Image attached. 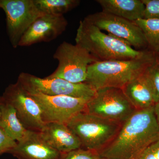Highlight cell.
Listing matches in <instances>:
<instances>
[{
	"label": "cell",
	"mask_w": 159,
	"mask_h": 159,
	"mask_svg": "<svg viewBox=\"0 0 159 159\" xmlns=\"http://www.w3.org/2000/svg\"><path fill=\"white\" fill-rule=\"evenodd\" d=\"M0 9H2V0H0Z\"/></svg>",
	"instance_id": "83f0119b"
},
{
	"label": "cell",
	"mask_w": 159,
	"mask_h": 159,
	"mask_svg": "<svg viewBox=\"0 0 159 159\" xmlns=\"http://www.w3.org/2000/svg\"><path fill=\"white\" fill-rule=\"evenodd\" d=\"M136 111L122 89L104 88L96 91L84 111L103 119L122 123Z\"/></svg>",
	"instance_id": "8992f818"
},
{
	"label": "cell",
	"mask_w": 159,
	"mask_h": 159,
	"mask_svg": "<svg viewBox=\"0 0 159 159\" xmlns=\"http://www.w3.org/2000/svg\"><path fill=\"white\" fill-rule=\"evenodd\" d=\"M145 5V19L159 20V0H142Z\"/></svg>",
	"instance_id": "603a6c76"
},
{
	"label": "cell",
	"mask_w": 159,
	"mask_h": 159,
	"mask_svg": "<svg viewBox=\"0 0 159 159\" xmlns=\"http://www.w3.org/2000/svg\"><path fill=\"white\" fill-rule=\"evenodd\" d=\"M84 19L135 50H148L143 31L134 22L103 11L89 15Z\"/></svg>",
	"instance_id": "ba28073f"
},
{
	"label": "cell",
	"mask_w": 159,
	"mask_h": 159,
	"mask_svg": "<svg viewBox=\"0 0 159 159\" xmlns=\"http://www.w3.org/2000/svg\"><path fill=\"white\" fill-rule=\"evenodd\" d=\"M102 11L135 22L144 17L145 5L142 0H97Z\"/></svg>",
	"instance_id": "9a60e30c"
},
{
	"label": "cell",
	"mask_w": 159,
	"mask_h": 159,
	"mask_svg": "<svg viewBox=\"0 0 159 159\" xmlns=\"http://www.w3.org/2000/svg\"><path fill=\"white\" fill-rule=\"evenodd\" d=\"M4 102H5V100H4V99L3 98L2 96V97H0V117H1V111H2V105Z\"/></svg>",
	"instance_id": "484cf974"
},
{
	"label": "cell",
	"mask_w": 159,
	"mask_h": 159,
	"mask_svg": "<svg viewBox=\"0 0 159 159\" xmlns=\"http://www.w3.org/2000/svg\"><path fill=\"white\" fill-rule=\"evenodd\" d=\"M9 153L17 159H58L61 154L49 145L40 132L30 130Z\"/></svg>",
	"instance_id": "4fadbf2b"
},
{
	"label": "cell",
	"mask_w": 159,
	"mask_h": 159,
	"mask_svg": "<svg viewBox=\"0 0 159 159\" xmlns=\"http://www.w3.org/2000/svg\"><path fill=\"white\" fill-rule=\"evenodd\" d=\"M98 159H111L107 158H105V157H99V158Z\"/></svg>",
	"instance_id": "4316f807"
},
{
	"label": "cell",
	"mask_w": 159,
	"mask_h": 159,
	"mask_svg": "<svg viewBox=\"0 0 159 159\" xmlns=\"http://www.w3.org/2000/svg\"><path fill=\"white\" fill-rule=\"evenodd\" d=\"M100 157L96 151L80 148L61 153L58 159H98Z\"/></svg>",
	"instance_id": "44dd1931"
},
{
	"label": "cell",
	"mask_w": 159,
	"mask_h": 159,
	"mask_svg": "<svg viewBox=\"0 0 159 159\" xmlns=\"http://www.w3.org/2000/svg\"><path fill=\"white\" fill-rule=\"evenodd\" d=\"M67 25L64 15L44 14L29 27L20 40L18 46L28 47L53 40L65 31Z\"/></svg>",
	"instance_id": "7c38bea8"
},
{
	"label": "cell",
	"mask_w": 159,
	"mask_h": 159,
	"mask_svg": "<svg viewBox=\"0 0 159 159\" xmlns=\"http://www.w3.org/2000/svg\"><path fill=\"white\" fill-rule=\"evenodd\" d=\"M40 133L49 145L60 153L82 148L79 139L66 124L45 123Z\"/></svg>",
	"instance_id": "5bb4252c"
},
{
	"label": "cell",
	"mask_w": 159,
	"mask_h": 159,
	"mask_svg": "<svg viewBox=\"0 0 159 159\" xmlns=\"http://www.w3.org/2000/svg\"><path fill=\"white\" fill-rule=\"evenodd\" d=\"M38 9L44 14L64 15L75 9L80 3L79 0H34Z\"/></svg>",
	"instance_id": "ac0fdd59"
},
{
	"label": "cell",
	"mask_w": 159,
	"mask_h": 159,
	"mask_svg": "<svg viewBox=\"0 0 159 159\" xmlns=\"http://www.w3.org/2000/svg\"><path fill=\"white\" fill-rule=\"evenodd\" d=\"M154 111L159 128V102L156 103L154 106Z\"/></svg>",
	"instance_id": "d4e9b609"
},
{
	"label": "cell",
	"mask_w": 159,
	"mask_h": 159,
	"mask_svg": "<svg viewBox=\"0 0 159 159\" xmlns=\"http://www.w3.org/2000/svg\"><path fill=\"white\" fill-rule=\"evenodd\" d=\"M17 82L29 93H38L50 96H66L91 99L96 90L85 83L75 84L58 78H40L29 73H21Z\"/></svg>",
	"instance_id": "52a82bcc"
},
{
	"label": "cell",
	"mask_w": 159,
	"mask_h": 159,
	"mask_svg": "<svg viewBox=\"0 0 159 159\" xmlns=\"http://www.w3.org/2000/svg\"><path fill=\"white\" fill-rule=\"evenodd\" d=\"M130 159H159V138Z\"/></svg>",
	"instance_id": "7402d4cb"
},
{
	"label": "cell",
	"mask_w": 159,
	"mask_h": 159,
	"mask_svg": "<svg viewBox=\"0 0 159 159\" xmlns=\"http://www.w3.org/2000/svg\"><path fill=\"white\" fill-rule=\"evenodd\" d=\"M159 138L154 106L137 110L122 123L113 141L99 152L101 157L130 159Z\"/></svg>",
	"instance_id": "6da1fadb"
},
{
	"label": "cell",
	"mask_w": 159,
	"mask_h": 159,
	"mask_svg": "<svg viewBox=\"0 0 159 159\" xmlns=\"http://www.w3.org/2000/svg\"><path fill=\"white\" fill-rule=\"evenodd\" d=\"M2 9L6 13L7 33L15 48L34 21L44 14L34 0H2Z\"/></svg>",
	"instance_id": "9c48e42d"
},
{
	"label": "cell",
	"mask_w": 159,
	"mask_h": 159,
	"mask_svg": "<svg viewBox=\"0 0 159 159\" xmlns=\"http://www.w3.org/2000/svg\"><path fill=\"white\" fill-rule=\"evenodd\" d=\"M0 128L16 142L20 141L28 131L20 121L14 107L5 100L1 111Z\"/></svg>",
	"instance_id": "e0dca14e"
},
{
	"label": "cell",
	"mask_w": 159,
	"mask_h": 159,
	"mask_svg": "<svg viewBox=\"0 0 159 159\" xmlns=\"http://www.w3.org/2000/svg\"><path fill=\"white\" fill-rule=\"evenodd\" d=\"M53 57L58 61V66L47 77L61 78L75 84L85 82L89 65L97 61L81 46L65 41L57 47Z\"/></svg>",
	"instance_id": "5b68a950"
},
{
	"label": "cell",
	"mask_w": 159,
	"mask_h": 159,
	"mask_svg": "<svg viewBox=\"0 0 159 159\" xmlns=\"http://www.w3.org/2000/svg\"><path fill=\"white\" fill-rule=\"evenodd\" d=\"M156 59L150 51L145 56L135 59L96 61L89 65L84 83L96 91L104 88L122 89L143 74Z\"/></svg>",
	"instance_id": "7a4b0ae2"
},
{
	"label": "cell",
	"mask_w": 159,
	"mask_h": 159,
	"mask_svg": "<svg viewBox=\"0 0 159 159\" xmlns=\"http://www.w3.org/2000/svg\"><path fill=\"white\" fill-rule=\"evenodd\" d=\"M2 97L14 107L20 121L27 130L42 131L45 123L39 105L19 83L17 81L8 86Z\"/></svg>",
	"instance_id": "8fae6325"
},
{
	"label": "cell",
	"mask_w": 159,
	"mask_h": 159,
	"mask_svg": "<svg viewBox=\"0 0 159 159\" xmlns=\"http://www.w3.org/2000/svg\"><path fill=\"white\" fill-rule=\"evenodd\" d=\"M134 23L143 31L148 48L157 58L159 57V20L141 19Z\"/></svg>",
	"instance_id": "d6986e66"
},
{
	"label": "cell",
	"mask_w": 159,
	"mask_h": 159,
	"mask_svg": "<svg viewBox=\"0 0 159 159\" xmlns=\"http://www.w3.org/2000/svg\"><path fill=\"white\" fill-rule=\"evenodd\" d=\"M157 59L159 61V57H158V58H157Z\"/></svg>",
	"instance_id": "f1b7e54d"
},
{
	"label": "cell",
	"mask_w": 159,
	"mask_h": 159,
	"mask_svg": "<svg viewBox=\"0 0 159 159\" xmlns=\"http://www.w3.org/2000/svg\"><path fill=\"white\" fill-rule=\"evenodd\" d=\"M29 93L39 105L45 123L66 124L75 115L84 110L87 103L91 99Z\"/></svg>",
	"instance_id": "30bf717a"
},
{
	"label": "cell",
	"mask_w": 159,
	"mask_h": 159,
	"mask_svg": "<svg viewBox=\"0 0 159 159\" xmlns=\"http://www.w3.org/2000/svg\"><path fill=\"white\" fill-rule=\"evenodd\" d=\"M75 41L97 61L135 59L150 51L135 50L112 35L103 33L84 19L80 21Z\"/></svg>",
	"instance_id": "3957f363"
},
{
	"label": "cell",
	"mask_w": 159,
	"mask_h": 159,
	"mask_svg": "<svg viewBox=\"0 0 159 159\" xmlns=\"http://www.w3.org/2000/svg\"><path fill=\"white\" fill-rule=\"evenodd\" d=\"M122 123L83 111L73 117L66 125L79 139L82 148L99 153L113 141Z\"/></svg>",
	"instance_id": "277c9868"
},
{
	"label": "cell",
	"mask_w": 159,
	"mask_h": 159,
	"mask_svg": "<svg viewBox=\"0 0 159 159\" xmlns=\"http://www.w3.org/2000/svg\"><path fill=\"white\" fill-rule=\"evenodd\" d=\"M122 90L136 110L149 108L155 104L152 91L143 74L126 84Z\"/></svg>",
	"instance_id": "2e32d148"
},
{
	"label": "cell",
	"mask_w": 159,
	"mask_h": 159,
	"mask_svg": "<svg viewBox=\"0 0 159 159\" xmlns=\"http://www.w3.org/2000/svg\"><path fill=\"white\" fill-rule=\"evenodd\" d=\"M150 86L155 103L159 102V61L156 59L143 73Z\"/></svg>",
	"instance_id": "ffe728a7"
},
{
	"label": "cell",
	"mask_w": 159,
	"mask_h": 159,
	"mask_svg": "<svg viewBox=\"0 0 159 159\" xmlns=\"http://www.w3.org/2000/svg\"><path fill=\"white\" fill-rule=\"evenodd\" d=\"M17 142L11 139L0 128V155L9 153L16 146Z\"/></svg>",
	"instance_id": "cb8c5ba5"
}]
</instances>
